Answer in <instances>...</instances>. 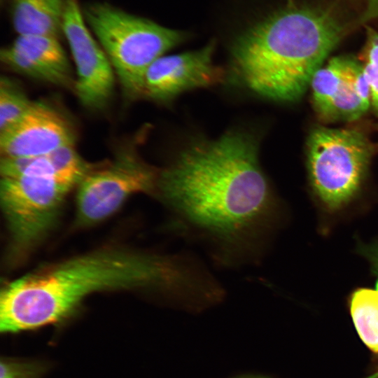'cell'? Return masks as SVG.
I'll use <instances>...</instances> for the list:
<instances>
[{"mask_svg":"<svg viewBox=\"0 0 378 378\" xmlns=\"http://www.w3.org/2000/svg\"><path fill=\"white\" fill-rule=\"evenodd\" d=\"M50 76L51 84L74 90V77L68 57L58 38L50 36H18L13 42Z\"/></svg>","mask_w":378,"mask_h":378,"instance_id":"cell-13","label":"cell"},{"mask_svg":"<svg viewBox=\"0 0 378 378\" xmlns=\"http://www.w3.org/2000/svg\"><path fill=\"white\" fill-rule=\"evenodd\" d=\"M350 313L361 340L378 354V289L356 290L350 300Z\"/></svg>","mask_w":378,"mask_h":378,"instance_id":"cell-15","label":"cell"},{"mask_svg":"<svg viewBox=\"0 0 378 378\" xmlns=\"http://www.w3.org/2000/svg\"><path fill=\"white\" fill-rule=\"evenodd\" d=\"M346 31L331 7L286 6L235 38L234 70L253 92L276 102L295 101Z\"/></svg>","mask_w":378,"mask_h":378,"instance_id":"cell-3","label":"cell"},{"mask_svg":"<svg viewBox=\"0 0 378 378\" xmlns=\"http://www.w3.org/2000/svg\"><path fill=\"white\" fill-rule=\"evenodd\" d=\"M159 171L134 146H123L112 160L102 162L77 186L75 225L86 227L99 223L134 194L155 195Z\"/></svg>","mask_w":378,"mask_h":378,"instance_id":"cell-7","label":"cell"},{"mask_svg":"<svg viewBox=\"0 0 378 378\" xmlns=\"http://www.w3.org/2000/svg\"><path fill=\"white\" fill-rule=\"evenodd\" d=\"M215 48L211 41L197 50L158 58L144 74L140 99L167 103L185 92L224 81V69L213 61Z\"/></svg>","mask_w":378,"mask_h":378,"instance_id":"cell-9","label":"cell"},{"mask_svg":"<svg viewBox=\"0 0 378 378\" xmlns=\"http://www.w3.org/2000/svg\"><path fill=\"white\" fill-rule=\"evenodd\" d=\"M65 0H13L11 20L18 36H50L62 32Z\"/></svg>","mask_w":378,"mask_h":378,"instance_id":"cell-12","label":"cell"},{"mask_svg":"<svg viewBox=\"0 0 378 378\" xmlns=\"http://www.w3.org/2000/svg\"><path fill=\"white\" fill-rule=\"evenodd\" d=\"M46 366L37 361L1 359L0 378H40Z\"/></svg>","mask_w":378,"mask_h":378,"instance_id":"cell-18","label":"cell"},{"mask_svg":"<svg viewBox=\"0 0 378 378\" xmlns=\"http://www.w3.org/2000/svg\"><path fill=\"white\" fill-rule=\"evenodd\" d=\"M62 33L76 69L74 92L86 108L104 109L113 93L115 72L104 50L90 31L78 0H65Z\"/></svg>","mask_w":378,"mask_h":378,"instance_id":"cell-8","label":"cell"},{"mask_svg":"<svg viewBox=\"0 0 378 378\" xmlns=\"http://www.w3.org/2000/svg\"><path fill=\"white\" fill-rule=\"evenodd\" d=\"M85 160L75 145L61 147L48 154L28 157H1V176L44 177L77 187L99 166Z\"/></svg>","mask_w":378,"mask_h":378,"instance_id":"cell-11","label":"cell"},{"mask_svg":"<svg viewBox=\"0 0 378 378\" xmlns=\"http://www.w3.org/2000/svg\"><path fill=\"white\" fill-rule=\"evenodd\" d=\"M361 59L371 89V106L378 115V31L370 27L366 29Z\"/></svg>","mask_w":378,"mask_h":378,"instance_id":"cell-17","label":"cell"},{"mask_svg":"<svg viewBox=\"0 0 378 378\" xmlns=\"http://www.w3.org/2000/svg\"><path fill=\"white\" fill-rule=\"evenodd\" d=\"M246 378H263V377H246Z\"/></svg>","mask_w":378,"mask_h":378,"instance_id":"cell-20","label":"cell"},{"mask_svg":"<svg viewBox=\"0 0 378 378\" xmlns=\"http://www.w3.org/2000/svg\"><path fill=\"white\" fill-rule=\"evenodd\" d=\"M347 56L334 57L314 75L310 88L314 108L326 120L331 105L345 82Z\"/></svg>","mask_w":378,"mask_h":378,"instance_id":"cell-14","label":"cell"},{"mask_svg":"<svg viewBox=\"0 0 378 378\" xmlns=\"http://www.w3.org/2000/svg\"><path fill=\"white\" fill-rule=\"evenodd\" d=\"M307 169L313 191L328 211L346 206L358 195L372 149L352 129L315 128L307 141Z\"/></svg>","mask_w":378,"mask_h":378,"instance_id":"cell-5","label":"cell"},{"mask_svg":"<svg viewBox=\"0 0 378 378\" xmlns=\"http://www.w3.org/2000/svg\"><path fill=\"white\" fill-rule=\"evenodd\" d=\"M360 6L358 21L365 22L378 18V0H356Z\"/></svg>","mask_w":378,"mask_h":378,"instance_id":"cell-19","label":"cell"},{"mask_svg":"<svg viewBox=\"0 0 378 378\" xmlns=\"http://www.w3.org/2000/svg\"><path fill=\"white\" fill-rule=\"evenodd\" d=\"M73 188L50 178L1 176L0 205L9 238L8 260L22 259L43 240Z\"/></svg>","mask_w":378,"mask_h":378,"instance_id":"cell-6","label":"cell"},{"mask_svg":"<svg viewBox=\"0 0 378 378\" xmlns=\"http://www.w3.org/2000/svg\"><path fill=\"white\" fill-rule=\"evenodd\" d=\"M211 274L190 256L106 246L50 263L5 284L0 332L16 333L59 323L96 293L144 290L201 302Z\"/></svg>","mask_w":378,"mask_h":378,"instance_id":"cell-2","label":"cell"},{"mask_svg":"<svg viewBox=\"0 0 378 378\" xmlns=\"http://www.w3.org/2000/svg\"><path fill=\"white\" fill-rule=\"evenodd\" d=\"M33 102L14 80L2 76L0 80V132L18 122Z\"/></svg>","mask_w":378,"mask_h":378,"instance_id":"cell-16","label":"cell"},{"mask_svg":"<svg viewBox=\"0 0 378 378\" xmlns=\"http://www.w3.org/2000/svg\"><path fill=\"white\" fill-rule=\"evenodd\" d=\"M76 132L59 110L45 102H34L15 125L0 132L1 157H28L48 154L75 145Z\"/></svg>","mask_w":378,"mask_h":378,"instance_id":"cell-10","label":"cell"},{"mask_svg":"<svg viewBox=\"0 0 378 378\" xmlns=\"http://www.w3.org/2000/svg\"><path fill=\"white\" fill-rule=\"evenodd\" d=\"M155 196L229 258L260 251L277 207L258 141L239 131L186 147L160 169Z\"/></svg>","mask_w":378,"mask_h":378,"instance_id":"cell-1","label":"cell"},{"mask_svg":"<svg viewBox=\"0 0 378 378\" xmlns=\"http://www.w3.org/2000/svg\"><path fill=\"white\" fill-rule=\"evenodd\" d=\"M83 15L129 99H140L142 77L150 64L190 36L106 3L90 4Z\"/></svg>","mask_w":378,"mask_h":378,"instance_id":"cell-4","label":"cell"}]
</instances>
